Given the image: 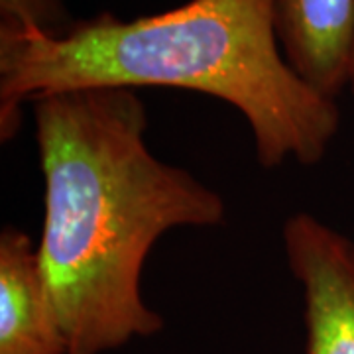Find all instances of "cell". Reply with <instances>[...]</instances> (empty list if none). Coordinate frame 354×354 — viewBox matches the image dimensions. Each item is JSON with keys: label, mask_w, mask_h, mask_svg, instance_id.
I'll use <instances>...</instances> for the list:
<instances>
[{"label": "cell", "mask_w": 354, "mask_h": 354, "mask_svg": "<svg viewBox=\"0 0 354 354\" xmlns=\"http://www.w3.org/2000/svg\"><path fill=\"white\" fill-rule=\"evenodd\" d=\"M44 176L39 266L67 354H106L150 339L165 321L142 295L153 244L174 228L218 227L225 199L146 144L132 88L91 87L32 102Z\"/></svg>", "instance_id": "cell-1"}, {"label": "cell", "mask_w": 354, "mask_h": 354, "mask_svg": "<svg viewBox=\"0 0 354 354\" xmlns=\"http://www.w3.org/2000/svg\"><path fill=\"white\" fill-rule=\"evenodd\" d=\"M185 88L234 106L252 132L256 160L319 164L341 127L337 101L297 75L276 34V0H189L152 16L111 12L57 34L0 32V140L22 106L73 88Z\"/></svg>", "instance_id": "cell-2"}, {"label": "cell", "mask_w": 354, "mask_h": 354, "mask_svg": "<svg viewBox=\"0 0 354 354\" xmlns=\"http://www.w3.org/2000/svg\"><path fill=\"white\" fill-rule=\"evenodd\" d=\"M290 272L304 291L305 354H354V241L311 213L283 225Z\"/></svg>", "instance_id": "cell-3"}, {"label": "cell", "mask_w": 354, "mask_h": 354, "mask_svg": "<svg viewBox=\"0 0 354 354\" xmlns=\"http://www.w3.org/2000/svg\"><path fill=\"white\" fill-rule=\"evenodd\" d=\"M0 354H67L38 246L14 227L0 234Z\"/></svg>", "instance_id": "cell-4"}, {"label": "cell", "mask_w": 354, "mask_h": 354, "mask_svg": "<svg viewBox=\"0 0 354 354\" xmlns=\"http://www.w3.org/2000/svg\"><path fill=\"white\" fill-rule=\"evenodd\" d=\"M276 34L291 69L337 101L348 87L354 0H276Z\"/></svg>", "instance_id": "cell-5"}, {"label": "cell", "mask_w": 354, "mask_h": 354, "mask_svg": "<svg viewBox=\"0 0 354 354\" xmlns=\"http://www.w3.org/2000/svg\"><path fill=\"white\" fill-rule=\"evenodd\" d=\"M73 22L64 0H0V32L38 30L57 36Z\"/></svg>", "instance_id": "cell-6"}, {"label": "cell", "mask_w": 354, "mask_h": 354, "mask_svg": "<svg viewBox=\"0 0 354 354\" xmlns=\"http://www.w3.org/2000/svg\"><path fill=\"white\" fill-rule=\"evenodd\" d=\"M348 87L354 97V39H353V50H351V67H348Z\"/></svg>", "instance_id": "cell-7"}]
</instances>
